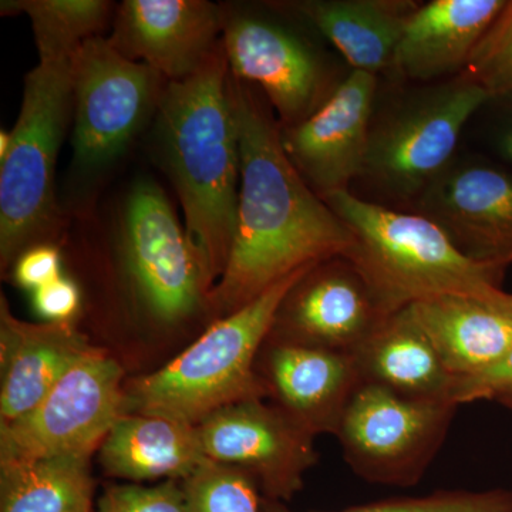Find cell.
Masks as SVG:
<instances>
[{
    "instance_id": "cell-17",
    "label": "cell",
    "mask_w": 512,
    "mask_h": 512,
    "mask_svg": "<svg viewBox=\"0 0 512 512\" xmlns=\"http://www.w3.org/2000/svg\"><path fill=\"white\" fill-rule=\"evenodd\" d=\"M93 346L67 323L23 322L0 303V416L2 423L19 419L35 409L53 386Z\"/></svg>"
},
{
    "instance_id": "cell-26",
    "label": "cell",
    "mask_w": 512,
    "mask_h": 512,
    "mask_svg": "<svg viewBox=\"0 0 512 512\" xmlns=\"http://www.w3.org/2000/svg\"><path fill=\"white\" fill-rule=\"evenodd\" d=\"M183 490L191 512H259L254 480L211 460L184 480Z\"/></svg>"
},
{
    "instance_id": "cell-16",
    "label": "cell",
    "mask_w": 512,
    "mask_h": 512,
    "mask_svg": "<svg viewBox=\"0 0 512 512\" xmlns=\"http://www.w3.org/2000/svg\"><path fill=\"white\" fill-rule=\"evenodd\" d=\"M386 319L348 259L333 258L312 268L288 293L275 325L282 342L353 353Z\"/></svg>"
},
{
    "instance_id": "cell-21",
    "label": "cell",
    "mask_w": 512,
    "mask_h": 512,
    "mask_svg": "<svg viewBox=\"0 0 512 512\" xmlns=\"http://www.w3.org/2000/svg\"><path fill=\"white\" fill-rule=\"evenodd\" d=\"M409 309L454 380L493 366L512 346V318L480 299L434 296Z\"/></svg>"
},
{
    "instance_id": "cell-31",
    "label": "cell",
    "mask_w": 512,
    "mask_h": 512,
    "mask_svg": "<svg viewBox=\"0 0 512 512\" xmlns=\"http://www.w3.org/2000/svg\"><path fill=\"white\" fill-rule=\"evenodd\" d=\"M16 284L20 288L35 292L62 275V258L55 245L37 244L19 255L15 261Z\"/></svg>"
},
{
    "instance_id": "cell-9",
    "label": "cell",
    "mask_w": 512,
    "mask_h": 512,
    "mask_svg": "<svg viewBox=\"0 0 512 512\" xmlns=\"http://www.w3.org/2000/svg\"><path fill=\"white\" fill-rule=\"evenodd\" d=\"M121 245L128 278L158 322L173 325L210 303L212 285L185 228L160 185H133L121 217Z\"/></svg>"
},
{
    "instance_id": "cell-18",
    "label": "cell",
    "mask_w": 512,
    "mask_h": 512,
    "mask_svg": "<svg viewBox=\"0 0 512 512\" xmlns=\"http://www.w3.org/2000/svg\"><path fill=\"white\" fill-rule=\"evenodd\" d=\"M504 0H433L407 19L392 69L403 79L434 82L466 69Z\"/></svg>"
},
{
    "instance_id": "cell-28",
    "label": "cell",
    "mask_w": 512,
    "mask_h": 512,
    "mask_svg": "<svg viewBox=\"0 0 512 512\" xmlns=\"http://www.w3.org/2000/svg\"><path fill=\"white\" fill-rule=\"evenodd\" d=\"M266 512H292L278 504ZM338 512H512V493L507 490L441 491L421 498L383 501Z\"/></svg>"
},
{
    "instance_id": "cell-7",
    "label": "cell",
    "mask_w": 512,
    "mask_h": 512,
    "mask_svg": "<svg viewBox=\"0 0 512 512\" xmlns=\"http://www.w3.org/2000/svg\"><path fill=\"white\" fill-rule=\"evenodd\" d=\"M167 80L114 49L107 37L86 40L74 53L73 156L83 171L113 163L156 116Z\"/></svg>"
},
{
    "instance_id": "cell-35",
    "label": "cell",
    "mask_w": 512,
    "mask_h": 512,
    "mask_svg": "<svg viewBox=\"0 0 512 512\" xmlns=\"http://www.w3.org/2000/svg\"><path fill=\"white\" fill-rule=\"evenodd\" d=\"M10 131H0V160L8 154L10 147Z\"/></svg>"
},
{
    "instance_id": "cell-11",
    "label": "cell",
    "mask_w": 512,
    "mask_h": 512,
    "mask_svg": "<svg viewBox=\"0 0 512 512\" xmlns=\"http://www.w3.org/2000/svg\"><path fill=\"white\" fill-rule=\"evenodd\" d=\"M221 43L229 73L259 86L281 127L308 119L338 86L306 40L264 16L222 8Z\"/></svg>"
},
{
    "instance_id": "cell-12",
    "label": "cell",
    "mask_w": 512,
    "mask_h": 512,
    "mask_svg": "<svg viewBox=\"0 0 512 512\" xmlns=\"http://www.w3.org/2000/svg\"><path fill=\"white\" fill-rule=\"evenodd\" d=\"M197 429L208 460L238 468L272 500H291L318 460L311 431L261 399L224 407Z\"/></svg>"
},
{
    "instance_id": "cell-1",
    "label": "cell",
    "mask_w": 512,
    "mask_h": 512,
    "mask_svg": "<svg viewBox=\"0 0 512 512\" xmlns=\"http://www.w3.org/2000/svg\"><path fill=\"white\" fill-rule=\"evenodd\" d=\"M237 117L241 183L227 268L210 303L229 315L285 276L345 256L352 232L289 160L281 128L251 84L229 73Z\"/></svg>"
},
{
    "instance_id": "cell-10",
    "label": "cell",
    "mask_w": 512,
    "mask_h": 512,
    "mask_svg": "<svg viewBox=\"0 0 512 512\" xmlns=\"http://www.w3.org/2000/svg\"><path fill=\"white\" fill-rule=\"evenodd\" d=\"M123 369L94 349L53 386L35 409L2 423L0 463L90 457L124 414Z\"/></svg>"
},
{
    "instance_id": "cell-27",
    "label": "cell",
    "mask_w": 512,
    "mask_h": 512,
    "mask_svg": "<svg viewBox=\"0 0 512 512\" xmlns=\"http://www.w3.org/2000/svg\"><path fill=\"white\" fill-rule=\"evenodd\" d=\"M461 76L483 87L491 99L512 94V0L505 2Z\"/></svg>"
},
{
    "instance_id": "cell-13",
    "label": "cell",
    "mask_w": 512,
    "mask_h": 512,
    "mask_svg": "<svg viewBox=\"0 0 512 512\" xmlns=\"http://www.w3.org/2000/svg\"><path fill=\"white\" fill-rule=\"evenodd\" d=\"M376 92V74L352 70L308 119L279 126L285 153L320 198L362 177Z\"/></svg>"
},
{
    "instance_id": "cell-32",
    "label": "cell",
    "mask_w": 512,
    "mask_h": 512,
    "mask_svg": "<svg viewBox=\"0 0 512 512\" xmlns=\"http://www.w3.org/2000/svg\"><path fill=\"white\" fill-rule=\"evenodd\" d=\"M33 309L40 318L53 323H67L80 306V291L72 279L60 276L32 292Z\"/></svg>"
},
{
    "instance_id": "cell-23",
    "label": "cell",
    "mask_w": 512,
    "mask_h": 512,
    "mask_svg": "<svg viewBox=\"0 0 512 512\" xmlns=\"http://www.w3.org/2000/svg\"><path fill=\"white\" fill-rule=\"evenodd\" d=\"M207 461L197 426L150 414H123L101 446L107 473L134 481H184Z\"/></svg>"
},
{
    "instance_id": "cell-25",
    "label": "cell",
    "mask_w": 512,
    "mask_h": 512,
    "mask_svg": "<svg viewBox=\"0 0 512 512\" xmlns=\"http://www.w3.org/2000/svg\"><path fill=\"white\" fill-rule=\"evenodd\" d=\"M2 16L26 15L39 57H73L86 40L101 36L117 6L107 0H3Z\"/></svg>"
},
{
    "instance_id": "cell-2",
    "label": "cell",
    "mask_w": 512,
    "mask_h": 512,
    "mask_svg": "<svg viewBox=\"0 0 512 512\" xmlns=\"http://www.w3.org/2000/svg\"><path fill=\"white\" fill-rule=\"evenodd\" d=\"M222 43L187 79L168 82L154 143L184 212L185 232L208 281L227 268L237 221L241 151Z\"/></svg>"
},
{
    "instance_id": "cell-6",
    "label": "cell",
    "mask_w": 512,
    "mask_h": 512,
    "mask_svg": "<svg viewBox=\"0 0 512 512\" xmlns=\"http://www.w3.org/2000/svg\"><path fill=\"white\" fill-rule=\"evenodd\" d=\"M490 99L461 74L410 94L372 121L362 177L393 197L416 201L453 161L461 131Z\"/></svg>"
},
{
    "instance_id": "cell-3",
    "label": "cell",
    "mask_w": 512,
    "mask_h": 512,
    "mask_svg": "<svg viewBox=\"0 0 512 512\" xmlns=\"http://www.w3.org/2000/svg\"><path fill=\"white\" fill-rule=\"evenodd\" d=\"M322 200L352 232L355 244L343 258L362 276L384 318L434 296L487 301L500 289L504 271L468 258L419 212L392 210L349 190Z\"/></svg>"
},
{
    "instance_id": "cell-4",
    "label": "cell",
    "mask_w": 512,
    "mask_h": 512,
    "mask_svg": "<svg viewBox=\"0 0 512 512\" xmlns=\"http://www.w3.org/2000/svg\"><path fill=\"white\" fill-rule=\"evenodd\" d=\"M316 265L285 276L214 323L173 362L134 382L126 393L124 414H150L197 426L224 407L259 399L264 386L254 372L256 353L288 293Z\"/></svg>"
},
{
    "instance_id": "cell-5",
    "label": "cell",
    "mask_w": 512,
    "mask_h": 512,
    "mask_svg": "<svg viewBox=\"0 0 512 512\" xmlns=\"http://www.w3.org/2000/svg\"><path fill=\"white\" fill-rule=\"evenodd\" d=\"M73 57H39L25 79L8 154L0 160V256L3 268L47 244L62 227L57 157L73 120Z\"/></svg>"
},
{
    "instance_id": "cell-30",
    "label": "cell",
    "mask_w": 512,
    "mask_h": 512,
    "mask_svg": "<svg viewBox=\"0 0 512 512\" xmlns=\"http://www.w3.org/2000/svg\"><path fill=\"white\" fill-rule=\"evenodd\" d=\"M512 399V346L493 366L473 376L454 380L451 402L466 404L477 400H498L504 403Z\"/></svg>"
},
{
    "instance_id": "cell-8",
    "label": "cell",
    "mask_w": 512,
    "mask_h": 512,
    "mask_svg": "<svg viewBox=\"0 0 512 512\" xmlns=\"http://www.w3.org/2000/svg\"><path fill=\"white\" fill-rule=\"evenodd\" d=\"M450 400H416L362 383L350 397L338 434L346 460L375 483H417L430 466L457 410Z\"/></svg>"
},
{
    "instance_id": "cell-34",
    "label": "cell",
    "mask_w": 512,
    "mask_h": 512,
    "mask_svg": "<svg viewBox=\"0 0 512 512\" xmlns=\"http://www.w3.org/2000/svg\"><path fill=\"white\" fill-rule=\"evenodd\" d=\"M500 150L503 156L512 163V126L505 128L500 138Z\"/></svg>"
},
{
    "instance_id": "cell-36",
    "label": "cell",
    "mask_w": 512,
    "mask_h": 512,
    "mask_svg": "<svg viewBox=\"0 0 512 512\" xmlns=\"http://www.w3.org/2000/svg\"><path fill=\"white\" fill-rule=\"evenodd\" d=\"M503 404H505V406L511 407L512 409V399L507 400V402H504Z\"/></svg>"
},
{
    "instance_id": "cell-29",
    "label": "cell",
    "mask_w": 512,
    "mask_h": 512,
    "mask_svg": "<svg viewBox=\"0 0 512 512\" xmlns=\"http://www.w3.org/2000/svg\"><path fill=\"white\" fill-rule=\"evenodd\" d=\"M97 512H191L183 487L174 480L157 487H111L100 498Z\"/></svg>"
},
{
    "instance_id": "cell-22",
    "label": "cell",
    "mask_w": 512,
    "mask_h": 512,
    "mask_svg": "<svg viewBox=\"0 0 512 512\" xmlns=\"http://www.w3.org/2000/svg\"><path fill=\"white\" fill-rule=\"evenodd\" d=\"M352 355L362 383L380 384L409 399L451 402L454 377L409 308L387 316Z\"/></svg>"
},
{
    "instance_id": "cell-14",
    "label": "cell",
    "mask_w": 512,
    "mask_h": 512,
    "mask_svg": "<svg viewBox=\"0 0 512 512\" xmlns=\"http://www.w3.org/2000/svg\"><path fill=\"white\" fill-rule=\"evenodd\" d=\"M464 255L505 271L512 264V175L477 161H451L414 201Z\"/></svg>"
},
{
    "instance_id": "cell-24",
    "label": "cell",
    "mask_w": 512,
    "mask_h": 512,
    "mask_svg": "<svg viewBox=\"0 0 512 512\" xmlns=\"http://www.w3.org/2000/svg\"><path fill=\"white\" fill-rule=\"evenodd\" d=\"M93 493L87 456L0 463V512H90Z\"/></svg>"
},
{
    "instance_id": "cell-19",
    "label": "cell",
    "mask_w": 512,
    "mask_h": 512,
    "mask_svg": "<svg viewBox=\"0 0 512 512\" xmlns=\"http://www.w3.org/2000/svg\"><path fill=\"white\" fill-rule=\"evenodd\" d=\"M269 375L282 409L313 436L336 433L350 397L362 384L352 353L289 342L272 350Z\"/></svg>"
},
{
    "instance_id": "cell-20",
    "label": "cell",
    "mask_w": 512,
    "mask_h": 512,
    "mask_svg": "<svg viewBox=\"0 0 512 512\" xmlns=\"http://www.w3.org/2000/svg\"><path fill=\"white\" fill-rule=\"evenodd\" d=\"M417 3L404 0H299L279 3L328 39L352 70L392 69L394 53Z\"/></svg>"
},
{
    "instance_id": "cell-33",
    "label": "cell",
    "mask_w": 512,
    "mask_h": 512,
    "mask_svg": "<svg viewBox=\"0 0 512 512\" xmlns=\"http://www.w3.org/2000/svg\"><path fill=\"white\" fill-rule=\"evenodd\" d=\"M484 302L493 306L498 312L504 313V315L512 318V295H510V293H505L501 291V289H497V291Z\"/></svg>"
},
{
    "instance_id": "cell-15",
    "label": "cell",
    "mask_w": 512,
    "mask_h": 512,
    "mask_svg": "<svg viewBox=\"0 0 512 512\" xmlns=\"http://www.w3.org/2000/svg\"><path fill=\"white\" fill-rule=\"evenodd\" d=\"M220 35L222 6L208 0H124L107 39L127 59L178 82L200 69Z\"/></svg>"
}]
</instances>
